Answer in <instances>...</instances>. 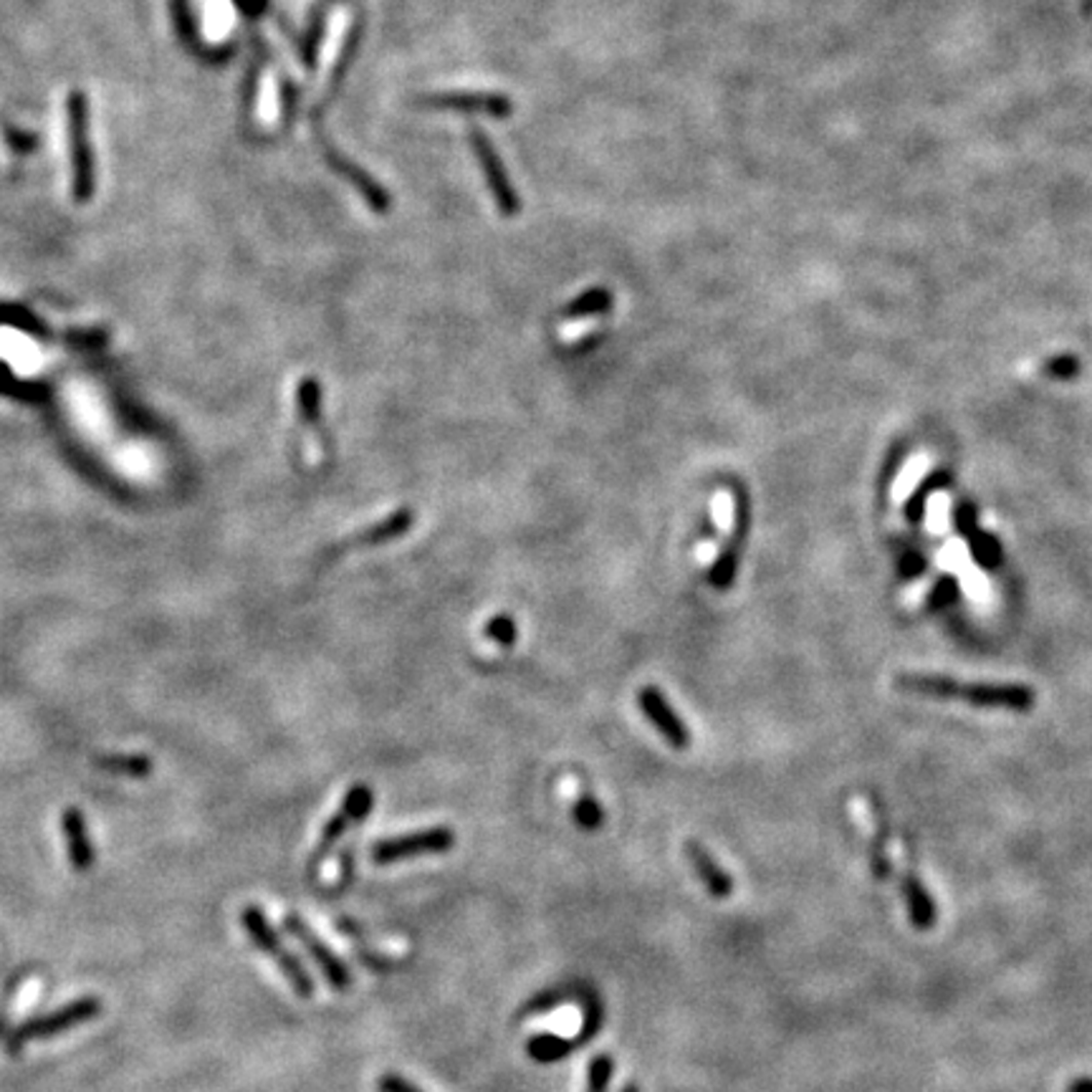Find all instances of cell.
Wrapping results in <instances>:
<instances>
[{
	"label": "cell",
	"instance_id": "29",
	"mask_svg": "<svg viewBox=\"0 0 1092 1092\" xmlns=\"http://www.w3.org/2000/svg\"><path fill=\"white\" fill-rule=\"evenodd\" d=\"M377 1090L380 1092H423L418 1085H413L410 1080H405L397 1072L380 1075V1080H377Z\"/></svg>",
	"mask_w": 1092,
	"mask_h": 1092
},
{
	"label": "cell",
	"instance_id": "30",
	"mask_svg": "<svg viewBox=\"0 0 1092 1092\" xmlns=\"http://www.w3.org/2000/svg\"><path fill=\"white\" fill-rule=\"evenodd\" d=\"M956 594V582L951 580V577H943L941 582L933 587V594L928 597V608L931 610H941L943 604H948L953 599Z\"/></svg>",
	"mask_w": 1092,
	"mask_h": 1092
},
{
	"label": "cell",
	"instance_id": "23",
	"mask_svg": "<svg viewBox=\"0 0 1092 1092\" xmlns=\"http://www.w3.org/2000/svg\"><path fill=\"white\" fill-rule=\"evenodd\" d=\"M615 1059L610 1055H597L587 1067V1092H608L613 1083Z\"/></svg>",
	"mask_w": 1092,
	"mask_h": 1092
},
{
	"label": "cell",
	"instance_id": "6",
	"mask_svg": "<svg viewBox=\"0 0 1092 1092\" xmlns=\"http://www.w3.org/2000/svg\"><path fill=\"white\" fill-rule=\"evenodd\" d=\"M89 127H86V100L84 94H74L69 102V140L71 160L76 170V195L89 198L91 193V152L86 145Z\"/></svg>",
	"mask_w": 1092,
	"mask_h": 1092
},
{
	"label": "cell",
	"instance_id": "35",
	"mask_svg": "<svg viewBox=\"0 0 1092 1092\" xmlns=\"http://www.w3.org/2000/svg\"><path fill=\"white\" fill-rule=\"evenodd\" d=\"M1067 1092H1092V1078H1078L1067 1085Z\"/></svg>",
	"mask_w": 1092,
	"mask_h": 1092
},
{
	"label": "cell",
	"instance_id": "33",
	"mask_svg": "<svg viewBox=\"0 0 1092 1092\" xmlns=\"http://www.w3.org/2000/svg\"><path fill=\"white\" fill-rule=\"evenodd\" d=\"M923 570H926V559H923L919 551H905L903 559H900V575H903L905 580H913Z\"/></svg>",
	"mask_w": 1092,
	"mask_h": 1092
},
{
	"label": "cell",
	"instance_id": "2",
	"mask_svg": "<svg viewBox=\"0 0 1092 1092\" xmlns=\"http://www.w3.org/2000/svg\"><path fill=\"white\" fill-rule=\"evenodd\" d=\"M240 923H243L245 933H248V938L254 941V946L259 948L261 953L269 956L273 964L278 966L283 979L291 984L294 993H297L299 999L314 997V981H311L309 971L304 969V964L297 956L283 946L281 936H278L276 928L271 926V921L266 919L264 910H261L259 905H248V908H243V913H240Z\"/></svg>",
	"mask_w": 1092,
	"mask_h": 1092
},
{
	"label": "cell",
	"instance_id": "5",
	"mask_svg": "<svg viewBox=\"0 0 1092 1092\" xmlns=\"http://www.w3.org/2000/svg\"><path fill=\"white\" fill-rule=\"evenodd\" d=\"M283 931L302 943L304 951L314 959V964L319 966V971L324 974V979L329 981L332 989L347 991L349 986H352V974H349V969L344 966V961L332 951V948L326 946V943L321 941L314 931H311V926L302 919V915H297V913L283 915Z\"/></svg>",
	"mask_w": 1092,
	"mask_h": 1092
},
{
	"label": "cell",
	"instance_id": "24",
	"mask_svg": "<svg viewBox=\"0 0 1092 1092\" xmlns=\"http://www.w3.org/2000/svg\"><path fill=\"white\" fill-rule=\"evenodd\" d=\"M572 997H577V991L572 993L567 986H559V989H549V991H542L537 993V997L532 999V1002L523 1007V1014H529V1017H542V1014H549L551 1009H556L559 1004L570 1002Z\"/></svg>",
	"mask_w": 1092,
	"mask_h": 1092
},
{
	"label": "cell",
	"instance_id": "10",
	"mask_svg": "<svg viewBox=\"0 0 1092 1092\" xmlns=\"http://www.w3.org/2000/svg\"><path fill=\"white\" fill-rule=\"evenodd\" d=\"M428 107L438 109H458V112H485L494 117H506L511 114V100L501 94H489V91H447V94L428 96Z\"/></svg>",
	"mask_w": 1092,
	"mask_h": 1092
},
{
	"label": "cell",
	"instance_id": "31",
	"mask_svg": "<svg viewBox=\"0 0 1092 1092\" xmlns=\"http://www.w3.org/2000/svg\"><path fill=\"white\" fill-rule=\"evenodd\" d=\"M921 473H923V458H919V461H913V466H910L908 471H905L903 476L898 478V485H895V499H905V496H908V491H913L915 480H919Z\"/></svg>",
	"mask_w": 1092,
	"mask_h": 1092
},
{
	"label": "cell",
	"instance_id": "13",
	"mask_svg": "<svg viewBox=\"0 0 1092 1092\" xmlns=\"http://www.w3.org/2000/svg\"><path fill=\"white\" fill-rule=\"evenodd\" d=\"M326 157H329V165L335 167L342 178H347L349 183L369 200V205H373L375 210H387V207H390V195H387L367 172H362L357 165H352V160H347V157H342L340 152L335 150H326Z\"/></svg>",
	"mask_w": 1092,
	"mask_h": 1092
},
{
	"label": "cell",
	"instance_id": "14",
	"mask_svg": "<svg viewBox=\"0 0 1092 1092\" xmlns=\"http://www.w3.org/2000/svg\"><path fill=\"white\" fill-rule=\"evenodd\" d=\"M413 523H415L413 511L397 509V511H392L390 516L380 518V521L373 523V526L364 529L362 534H357V537H354V544H359V546L387 544V542H392V539L405 537L410 529H413Z\"/></svg>",
	"mask_w": 1092,
	"mask_h": 1092
},
{
	"label": "cell",
	"instance_id": "1",
	"mask_svg": "<svg viewBox=\"0 0 1092 1092\" xmlns=\"http://www.w3.org/2000/svg\"><path fill=\"white\" fill-rule=\"evenodd\" d=\"M898 688L931 698H964L974 706L1007 711H1029L1035 706V691L1012 682H959L943 675H903L898 678Z\"/></svg>",
	"mask_w": 1092,
	"mask_h": 1092
},
{
	"label": "cell",
	"instance_id": "16",
	"mask_svg": "<svg viewBox=\"0 0 1092 1092\" xmlns=\"http://www.w3.org/2000/svg\"><path fill=\"white\" fill-rule=\"evenodd\" d=\"M577 999L582 1002V1024H580V1035L575 1037L577 1045H589V1042L597 1037V1031L602 1029V1022H604V1007L602 1002H599V993L594 989H580L577 991Z\"/></svg>",
	"mask_w": 1092,
	"mask_h": 1092
},
{
	"label": "cell",
	"instance_id": "25",
	"mask_svg": "<svg viewBox=\"0 0 1092 1092\" xmlns=\"http://www.w3.org/2000/svg\"><path fill=\"white\" fill-rule=\"evenodd\" d=\"M483 635L489 637V640L499 642V646L511 648L513 642H516V637H518L516 620H513L511 615H496V617H491V620L485 622V627H483Z\"/></svg>",
	"mask_w": 1092,
	"mask_h": 1092
},
{
	"label": "cell",
	"instance_id": "12",
	"mask_svg": "<svg viewBox=\"0 0 1092 1092\" xmlns=\"http://www.w3.org/2000/svg\"><path fill=\"white\" fill-rule=\"evenodd\" d=\"M349 26H352V18H349L347 10H340V13H335V18H332V24H329V31H326L324 51H321L319 76H316L314 94H311L314 100H319L321 91H324L326 84H329L332 71H335L337 64H340V59H342V53H344V46H347Z\"/></svg>",
	"mask_w": 1092,
	"mask_h": 1092
},
{
	"label": "cell",
	"instance_id": "17",
	"mask_svg": "<svg viewBox=\"0 0 1092 1092\" xmlns=\"http://www.w3.org/2000/svg\"><path fill=\"white\" fill-rule=\"evenodd\" d=\"M610 309H613V294L608 288H589L575 302H570V307L564 309V319H587V316L604 314Z\"/></svg>",
	"mask_w": 1092,
	"mask_h": 1092
},
{
	"label": "cell",
	"instance_id": "19",
	"mask_svg": "<svg viewBox=\"0 0 1092 1092\" xmlns=\"http://www.w3.org/2000/svg\"><path fill=\"white\" fill-rule=\"evenodd\" d=\"M850 807H853L855 822L860 824L862 832L872 840V845H886L888 840L883 837L881 815H878V810L872 807V802L867 800V796H855V800L850 802Z\"/></svg>",
	"mask_w": 1092,
	"mask_h": 1092
},
{
	"label": "cell",
	"instance_id": "11",
	"mask_svg": "<svg viewBox=\"0 0 1092 1092\" xmlns=\"http://www.w3.org/2000/svg\"><path fill=\"white\" fill-rule=\"evenodd\" d=\"M900 893H903L910 923L919 931H931L938 921V905L913 870H905L903 878H900Z\"/></svg>",
	"mask_w": 1092,
	"mask_h": 1092
},
{
	"label": "cell",
	"instance_id": "4",
	"mask_svg": "<svg viewBox=\"0 0 1092 1092\" xmlns=\"http://www.w3.org/2000/svg\"><path fill=\"white\" fill-rule=\"evenodd\" d=\"M373 805H375V794H373V786H369V784H354L352 789L347 791V796L342 800V805H340V810H337V815L324 824V829H321L319 845H316V853H314V857H311V862H309L311 875L316 872L319 862L324 860L326 855H329V850L335 848V845L344 837V832H347V829L352 827V824L364 822V819L369 817V812H373Z\"/></svg>",
	"mask_w": 1092,
	"mask_h": 1092
},
{
	"label": "cell",
	"instance_id": "32",
	"mask_svg": "<svg viewBox=\"0 0 1092 1092\" xmlns=\"http://www.w3.org/2000/svg\"><path fill=\"white\" fill-rule=\"evenodd\" d=\"M1045 373L1052 375V377H1075L1080 373V362L1075 357H1059V359H1052V362L1045 364Z\"/></svg>",
	"mask_w": 1092,
	"mask_h": 1092
},
{
	"label": "cell",
	"instance_id": "15",
	"mask_svg": "<svg viewBox=\"0 0 1092 1092\" xmlns=\"http://www.w3.org/2000/svg\"><path fill=\"white\" fill-rule=\"evenodd\" d=\"M577 1040H567L559 1035H534L526 1042V1055L539 1064H554L561 1062L577 1050Z\"/></svg>",
	"mask_w": 1092,
	"mask_h": 1092
},
{
	"label": "cell",
	"instance_id": "22",
	"mask_svg": "<svg viewBox=\"0 0 1092 1092\" xmlns=\"http://www.w3.org/2000/svg\"><path fill=\"white\" fill-rule=\"evenodd\" d=\"M969 544H971V554H974V559L979 561L981 567H986V570L999 567V559H1002V546H999L997 537H991V534H984V532H974L971 534Z\"/></svg>",
	"mask_w": 1092,
	"mask_h": 1092
},
{
	"label": "cell",
	"instance_id": "21",
	"mask_svg": "<svg viewBox=\"0 0 1092 1092\" xmlns=\"http://www.w3.org/2000/svg\"><path fill=\"white\" fill-rule=\"evenodd\" d=\"M572 817H575L577 827L584 829V832H597V829L604 824L602 805H599L592 794H582L580 800L575 802Z\"/></svg>",
	"mask_w": 1092,
	"mask_h": 1092
},
{
	"label": "cell",
	"instance_id": "28",
	"mask_svg": "<svg viewBox=\"0 0 1092 1092\" xmlns=\"http://www.w3.org/2000/svg\"><path fill=\"white\" fill-rule=\"evenodd\" d=\"M870 870H872V878L881 883L890 881V875H893V862H890V855H888V848L886 845H872L870 850Z\"/></svg>",
	"mask_w": 1092,
	"mask_h": 1092
},
{
	"label": "cell",
	"instance_id": "7",
	"mask_svg": "<svg viewBox=\"0 0 1092 1092\" xmlns=\"http://www.w3.org/2000/svg\"><path fill=\"white\" fill-rule=\"evenodd\" d=\"M642 713L653 720V726L658 729V734L668 741L673 749H688L691 746V731L686 729V724L675 716V711L670 708V703L665 701L663 693L655 686H646L637 696Z\"/></svg>",
	"mask_w": 1092,
	"mask_h": 1092
},
{
	"label": "cell",
	"instance_id": "26",
	"mask_svg": "<svg viewBox=\"0 0 1092 1092\" xmlns=\"http://www.w3.org/2000/svg\"><path fill=\"white\" fill-rule=\"evenodd\" d=\"M736 567H739V556H736V549H726L724 554H720L718 559L713 561L708 580H711V584L716 589L731 587V582H734V577H736Z\"/></svg>",
	"mask_w": 1092,
	"mask_h": 1092
},
{
	"label": "cell",
	"instance_id": "27",
	"mask_svg": "<svg viewBox=\"0 0 1092 1092\" xmlns=\"http://www.w3.org/2000/svg\"><path fill=\"white\" fill-rule=\"evenodd\" d=\"M941 485H946V476L943 473H938V476H933L931 480H928L926 485H923L921 491H915L913 499L908 501V506H905V513H908V518H921L923 511H926V504H928V496L933 494V491H938Z\"/></svg>",
	"mask_w": 1092,
	"mask_h": 1092
},
{
	"label": "cell",
	"instance_id": "18",
	"mask_svg": "<svg viewBox=\"0 0 1092 1092\" xmlns=\"http://www.w3.org/2000/svg\"><path fill=\"white\" fill-rule=\"evenodd\" d=\"M297 410L304 423L316 425L321 420V385L316 377H302V380H299Z\"/></svg>",
	"mask_w": 1092,
	"mask_h": 1092
},
{
	"label": "cell",
	"instance_id": "3",
	"mask_svg": "<svg viewBox=\"0 0 1092 1092\" xmlns=\"http://www.w3.org/2000/svg\"><path fill=\"white\" fill-rule=\"evenodd\" d=\"M453 845H456V832L445 824H438V827L380 840L373 845V860L377 865H390V862L413 860V857L445 855Z\"/></svg>",
	"mask_w": 1092,
	"mask_h": 1092
},
{
	"label": "cell",
	"instance_id": "8",
	"mask_svg": "<svg viewBox=\"0 0 1092 1092\" xmlns=\"http://www.w3.org/2000/svg\"><path fill=\"white\" fill-rule=\"evenodd\" d=\"M473 150H476V157H478L480 167H483L485 180H489V188H491V193H494L501 212H504V216H513V212H518V207H521V203H518V195H516V190L511 188L509 174H506L499 155H496V150L491 147L489 136L473 132Z\"/></svg>",
	"mask_w": 1092,
	"mask_h": 1092
},
{
	"label": "cell",
	"instance_id": "20",
	"mask_svg": "<svg viewBox=\"0 0 1092 1092\" xmlns=\"http://www.w3.org/2000/svg\"><path fill=\"white\" fill-rule=\"evenodd\" d=\"M278 81L273 76V71H266L264 79H261V96H259V119L266 127H273L278 122Z\"/></svg>",
	"mask_w": 1092,
	"mask_h": 1092
},
{
	"label": "cell",
	"instance_id": "34",
	"mask_svg": "<svg viewBox=\"0 0 1092 1092\" xmlns=\"http://www.w3.org/2000/svg\"><path fill=\"white\" fill-rule=\"evenodd\" d=\"M956 529H959L961 537L966 539H971V534L976 532V513L969 504L959 506V511H956Z\"/></svg>",
	"mask_w": 1092,
	"mask_h": 1092
},
{
	"label": "cell",
	"instance_id": "36",
	"mask_svg": "<svg viewBox=\"0 0 1092 1092\" xmlns=\"http://www.w3.org/2000/svg\"><path fill=\"white\" fill-rule=\"evenodd\" d=\"M622 1092H640V1090H637V1085H635V1083H627L625 1088H622Z\"/></svg>",
	"mask_w": 1092,
	"mask_h": 1092
},
{
	"label": "cell",
	"instance_id": "9",
	"mask_svg": "<svg viewBox=\"0 0 1092 1092\" xmlns=\"http://www.w3.org/2000/svg\"><path fill=\"white\" fill-rule=\"evenodd\" d=\"M682 850H686V857H688V862H691L693 872H696V878L703 883V888L708 890L711 898L726 900L734 895L736 883H734V878H731V872H726L724 867L718 865L716 857L708 853L701 843H696V840H686Z\"/></svg>",
	"mask_w": 1092,
	"mask_h": 1092
}]
</instances>
